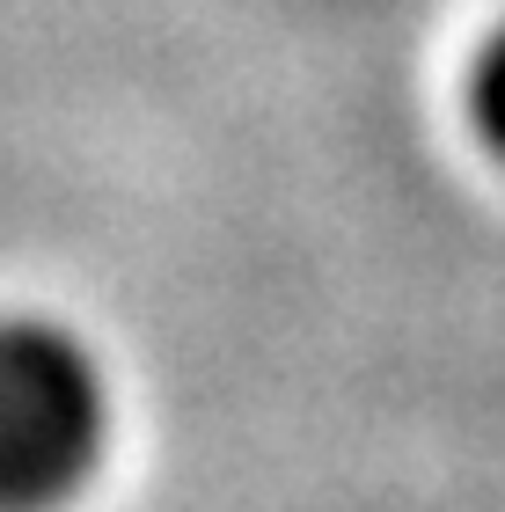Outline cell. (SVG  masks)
<instances>
[{"label":"cell","instance_id":"obj_2","mask_svg":"<svg viewBox=\"0 0 505 512\" xmlns=\"http://www.w3.org/2000/svg\"><path fill=\"white\" fill-rule=\"evenodd\" d=\"M476 125H484V139L505 154V30L484 44V59H476Z\"/></svg>","mask_w":505,"mask_h":512},{"label":"cell","instance_id":"obj_1","mask_svg":"<svg viewBox=\"0 0 505 512\" xmlns=\"http://www.w3.org/2000/svg\"><path fill=\"white\" fill-rule=\"evenodd\" d=\"M110 447L103 359L66 322H0V512H52Z\"/></svg>","mask_w":505,"mask_h":512}]
</instances>
